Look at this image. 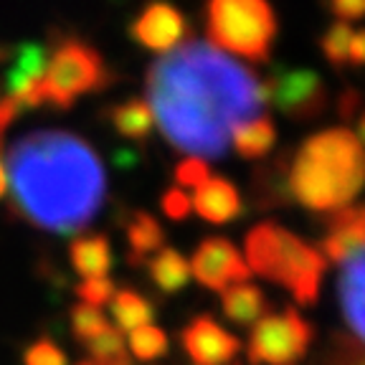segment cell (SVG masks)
<instances>
[{
    "label": "cell",
    "mask_w": 365,
    "mask_h": 365,
    "mask_svg": "<svg viewBox=\"0 0 365 365\" xmlns=\"http://www.w3.org/2000/svg\"><path fill=\"white\" fill-rule=\"evenodd\" d=\"M246 264L272 284L284 287L297 304L314 307L322 289L327 262L322 251L279 221H262L249 228L244 239Z\"/></svg>",
    "instance_id": "4"
},
{
    "label": "cell",
    "mask_w": 365,
    "mask_h": 365,
    "mask_svg": "<svg viewBox=\"0 0 365 365\" xmlns=\"http://www.w3.org/2000/svg\"><path fill=\"white\" fill-rule=\"evenodd\" d=\"M221 309L223 317L236 327H251L257 325L264 314H269L272 302L269 297L251 282H241V284L228 287L221 292Z\"/></svg>",
    "instance_id": "19"
},
{
    "label": "cell",
    "mask_w": 365,
    "mask_h": 365,
    "mask_svg": "<svg viewBox=\"0 0 365 365\" xmlns=\"http://www.w3.org/2000/svg\"><path fill=\"white\" fill-rule=\"evenodd\" d=\"M264 107H277L292 122H314L330 107L325 79L307 66H272L262 81Z\"/></svg>",
    "instance_id": "8"
},
{
    "label": "cell",
    "mask_w": 365,
    "mask_h": 365,
    "mask_svg": "<svg viewBox=\"0 0 365 365\" xmlns=\"http://www.w3.org/2000/svg\"><path fill=\"white\" fill-rule=\"evenodd\" d=\"M13 208L48 234L91 226L107 200V170L99 153L68 130H36L8 150Z\"/></svg>",
    "instance_id": "2"
},
{
    "label": "cell",
    "mask_w": 365,
    "mask_h": 365,
    "mask_svg": "<svg viewBox=\"0 0 365 365\" xmlns=\"http://www.w3.org/2000/svg\"><path fill=\"white\" fill-rule=\"evenodd\" d=\"M312 365H365V345L350 332L335 330Z\"/></svg>",
    "instance_id": "24"
},
{
    "label": "cell",
    "mask_w": 365,
    "mask_h": 365,
    "mask_svg": "<svg viewBox=\"0 0 365 365\" xmlns=\"http://www.w3.org/2000/svg\"><path fill=\"white\" fill-rule=\"evenodd\" d=\"M355 137H358L360 145H363V148H365V112L358 117V135H355Z\"/></svg>",
    "instance_id": "38"
},
{
    "label": "cell",
    "mask_w": 365,
    "mask_h": 365,
    "mask_svg": "<svg viewBox=\"0 0 365 365\" xmlns=\"http://www.w3.org/2000/svg\"><path fill=\"white\" fill-rule=\"evenodd\" d=\"M292 148H284L274 158L259 163L251 173V203L257 211L287 208L292 205L289 188H287V168H289Z\"/></svg>",
    "instance_id": "15"
},
{
    "label": "cell",
    "mask_w": 365,
    "mask_h": 365,
    "mask_svg": "<svg viewBox=\"0 0 365 365\" xmlns=\"http://www.w3.org/2000/svg\"><path fill=\"white\" fill-rule=\"evenodd\" d=\"M127 34L137 46H143L148 51L168 53L185 43L193 31L180 8H175L168 0H150L130 23Z\"/></svg>",
    "instance_id": "10"
},
{
    "label": "cell",
    "mask_w": 365,
    "mask_h": 365,
    "mask_svg": "<svg viewBox=\"0 0 365 365\" xmlns=\"http://www.w3.org/2000/svg\"><path fill=\"white\" fill-rule=\"evenodd\" d=\"M363 94H360V89H355V86H345V89L340 91V97H337V117H340L342 122H350L358 117V109L363 107Z\"/></svg>",
    "instance_id": "34"
},
{
    "label": "cell",
    "mask_w": 365,
    "mask_h": 365,
    "mask_svg": "<svg viewBox=\"0 0 365 365\" xmlns=\"http://www.w3.org/2000/svg\"><path fill=\"white\" fill-rule=\"evenodd\" d=\"M327 234L322 239V257L325 262L345 267L350 259L365 249V203L348 205L342 211L325 216Z\"/></svg>",
    "instance_id": "12"
},
{
    "label": "cell",
    "mask_w": 365,
    "mask_h": 365,
    "mask_svg": "<svg viewBox=\"0 0 365 365\" xmlns=\"http://www.w3.org/2000/svg\"><path fill=\"white\" fill-rule=\"evenodd\" d=\"M48 63V51L41 43H21L13 58L11 71L6 74L8 97L16 99L23 109H36L43 104L41 81Z\"/></svg>",
    "instance_id": "13"
},
{
    "label": "cell",
    "mask_w": 365,
    "mask_h": 365,
    "mask_svg": "<svg viewBox=\"0 0 365 365\" xmlns=\"http://www.w3.org/2000/svg\"><path fill=\"white\" fill-rule=\"evenodd\" d=\"M205 38L218 51L269 63L279 21L269 0H205Z\"/></svg>",
    "instance_id": "5"
},
{
    "label": "cell",
    "mask_w": 365,
    "mask_h": 365,
    "mask_svg": "<svg viewBox=\"0 0 365 365\" xmlns=\"http://www.w3.org/2000/svg\"><path fill=\"white\" fill-rule=\"evenodd\" d=\"M287 188L292 203L319 216L353 205L365 190V148L355 132L327 127L292 148Z\"/></svg>",
    "instance_id": "3"
},
{
    "label": "cell",
    "mask_w": 365,
    "mask_h": 365,
    "mask_svg": "<svg viewBox=\"0 0 365 365\" xmlns=\"http://www.w3.org/2000/svg\"><path fill=\"white\" fill-rule=\"evenodd\" d=\"M68 325H71V335L74 340H79L81 345H86L89 340H94L97 335H102L109 327L107 317L102 309L89 307V304H74L68 312Z\"/></svg>",
    "instance_id": "28"
},
{
    "label": "cell",
    "mask_w": 365,
    "mask_h": 365,
    "mask_svg": "<svg viewBox=\"0 0 365 365\" xmlns=\"http://www.w3.org/2000/svg\"><path fill=\"white\" fill-rule=\"evenodd\" d=\"M11 53H13V48H8V46H0V63L8 61V58H11Z\"/></svg>",
    "instance_id": "39"
},
{
    "label": "cell",
    "mask_w": 365,
    "mask_h": 365,
    "mask_svg": "<svg viewBox=\"0 0 365 365\" xmlns=\"http://www.w3.org/2000/svg\"><path fill=\"white\" fill-rule=\"evenodd\" d=\"M145 94L160 135L175 153L218 160L231 132L262 112V79L205 41L188 38L148 66Z\"/></svg>",
    "instance_id": "1"
},
{
    "label": "cell",
    "mask_w": 365,
    "mask_h": 365,
    "mask_svg": "<svg viewBox=\"0 0 365 365\" xmlns=\"http://www.w3.org/2000/svg\"><path fill=\"white\" fill-rule=\"evenodd\" d=\"M8 190V173H6V163H0V198L6 195Z\"/></svg>",
    "instance_id": "37"
},
{
    "label": "cell",
    "mask_w": 365,
    "mask_h": 365,
    "mask_svg": "<svg viewBox=\"0 0 365 365\" xmlns=\"http://www.w3.org/2000/svg\"><path fill=\"white\" fill-rule=\"evenodd\" d=\"M23 365H66V353L51 337H38L23 353Z\"/></svg>",
    "instance_id": "31"
},
{
    "label": "cell",
    "mask_w": 365,
    "mask_h": 365,
    "mask_svg": "<svg viewBox=\"0 0 365 365\" xmlns=\"http://www.w3.org/2000/svg\"><path fill=\"white\" fill-rule=\"evenodd\" d=\"M277 140H279V132L269 114H259L231 132V148L236 150V155L251 160V163L267 160L277 148Z\"/></svg>",
    "instance_id": "21"
},
{
    "label": "cell",
    "mask_w": 365,
    "mask_h": 365,
    "mask_svg": "<svg viewBox=\"0 0 365 365\" xmlns=\"http://www.w3.org/2000/svg\"><path fill=\"white\" fill-rule=\"evenodd\" d=\"M74 292L81 299V304L102 309L104 304L112 302L117 287H114V282L109 279V277H102V279H81L79 284L74 287Z\"/></svg>",
    "instance_id": "30"
},
{
    "label": "cell",
    "mask_w": 365,
    "mask_h": 365,
    "mask_svg": "<svg viewBox=\"0 0 365 365\" xmlns=\"http://www.w3.org/2000/svg\"><path fill=\"white\" fill-rule=\"evenodd\" d=\"M109 307H112V317L120 332H132L143 325H153V319L158 317V307L153 299L140 294L132 287H122L114 292Z\"/></svg>",
    "instance_id": "23"
},
{
    "label": "cell",
    "mask_w": 365,
    "mask_h": 365,
    "mask_svg": "<svg viewBox=\"0 0 365 365\" xmlns=\"http://www.w3.org/2000/svg\"><path fill=\"white\" fill-rule=\"evenodd\" d=\"M68 262L84 279H102L114 267L112 241L107 234H81L68 244Z\"/></svg>",
    "instance_id": "18"
},
{
    "label": "cell",
    "mask_w": 365,
    "mask_h": 365,
    "mask_svg": "<svg viewBox=\"0 0 365 365\" xmlns=\"http://www.w3.org/2000/svg\"><path fill=\"white\" fill-rule=\"evenodd\" d=\"M327 11L335 21L353 23L365 18V0H327Z\"/></svg>",
    "instance_id": "33"
},
{
    "label": "cell",
    "mask_w": 365,
    "mask_h": 365,
    "mask_svg": "<svg viewBox=\"0 0 365 365\" xmlns=\"http://www.w3.org/2000/svg\"><path fill=\"white\" fill-rule=\"evenodd\" d=\"M130 353L143 363H155V360L165 358L168 350H170V340H168V332L163 327L155 325H143L137 330L130 332Z\"/></svg>",
    "instance_id": "26"
},
{
    "label": "cell",
    "mask_w": 365,
    "mask_h": 365,
    "mask_svg": "<svg viewBox=\"0 0 365 365\" xmlns=\"http://www.w3.org/2000/svg\"><path fill=\"white\" fill-rule=\"evenodd\" d=\"M211 163H205L200 158H182L180 163L173 170V178H175V188H198L200 182H205L211 178Z\"/></svg>",
    "instance_id": "29"
},
{
    "label": "cell",
    "mask_w": 365,
    "mask_h": 365,
    "mask_svg": "<svg viewBox=\"0 0 365 365\" xmlns=\"http://www.w3.org/2000/svg\"><path fill=\"white\" fill-rule=\"evenodd\" d=\"M160 208H163L165 218H170V221H185L190 216V211H193V203H190V195L185 190L173 185L160 198Z\"/></svg>",
    "instance_id": "32"
},
{
    "label": "cell",
    "mask_w": 365,
    "mask_h": 365,
    "mask_svg": "<svg viewBox=\"0 0 365 365\" xmlns=\"http://www.w3.org/2000/svg\"><path fill=\"white\" fill-rule=\"evenodd\" d=\"M317 340V330L294 307L284 312L264 314L257 325H251L246 340L249 365H297L307 358L309 348Z\"/></svg>",
    "instance_id": "7"
},
{
    "label": "cell",
    "mask_w": 365,
    "mask_h": 365,
    "mask_svg": "<svg viewBox=\"0 0 365 365\" xmlns=\"http://www.w3.org/2000/svg\"><path fill=\"white\" fill-rule=\"evenodd\" d=\"M117 81L102 51L76 36H63L53 43L41 81L43 104L53 109H71L84 94H97Z\"/></svg>",
    "instance_id": "6"
},
{
    "label": "cell",
    "mask_w": 365,
    "mask_h": 365,
    "mask_svg": "<svg viewBox=\"0 0 365 365\" xmlns=\"http://www.w3.org/2000/svg\"><path fill=\"white\" fill-rule=\"evenodd\" d=\"M23 114V107L11 97H3L0 99V148H3V137H6L8 127L18 120Z\"/></svg>",
    "instance_id": "35"
},
{
    "label": "cell",
    "mask_w": 365,
    "mask_h": 365,
    "mask_svg": "<svg viewBox=\"0 0 365 365\" xmlns=\"http://www.w3.org/2000/svg\"><path fill=\"white\" fill-rule=\"evenodd\" d=\"M337 297L350 335L365 345V249L342 267L337 279Z\"/></svg>",
    "instance_id": "16"
},
{
    "label": "cell",
    "mask_w": 365,
    "mask_h": 365,
    "mask_svg": "<svg viewBox=\"0 0 365 365\" xmlns=\"http://www.w3.org/2000/svg\"><path fill=\"white\" fill-rule=\"evenodd\" d=\"M188 264L195 282L211 292H226L228 287L251 279V269L241 251L223 236H205L195 246Z\"/></svg>",
    "instance_id": "9"
},
{
    "label": "cell",
    "mask_w": 365,
    "mask_h": 365,
    "mask_svg": "<svg viewBox=\"0 0 365 365\" xmlns=\"http://www.w3.org/2000/svg\"><path fill=\"white\" fill-rule=\"evenodd\" d=\"M104 120L114 127V132L132 143H148L155 130L153 109L145 99L132 97L127 102H117L104 107Z\"/></svg>",
    "instance_id": "20"
},
{
    "label": "cell",
    "mask_w": 365,
    "mask_h": 365,
    "mask_svg": "<svg viewBox=\"0 0 365 365\" xmlns=\"http://www.w3.org/2000/svg\"><path fill=\"white\" fill-rule=\"evenodd\" d=\"M76 365H94L91 360H81V363H76Z\"/></svg>",
    "instance_id": "40"
},
{
    "label": "cell",
    "mask_w": 365,
    "mask_h": 365,
    "mask_svg": "<svg viewBox=\"0 0 365 365\" xmlns=\"http://www.w3.org/2000/svg\"><path fill=\"white\" fill-rule=\"evenodd\" d=\"M178 340L193 365H226L239 355L244 345L208 312L190 317L178 332Z\"/></svg>",
    "instance_id": "11"
},
{
    "label": "cell",
    "mask_w": 365,
    "mask_h": 365,
    "mask_svg": "<svg viewBox=\"0 0 365 365\" xmlns=\"http://www.w3.org/2000/svg\"><path fill=\"white\" fill-rule=\"evenodd\" d=\"M348 63H353L355 68H365V29L353 34V38H350Z\"/></svg>",
    "instance_id": "36"
},
{
    "label": "cell",
    "mask_w": 365,
    "mask_h": 365,
    "mask_svg": "<svg viewBox=\"0 0 365 365\" xmlns=\"http://www.w3.org/2000/svg\"><path fill=\"white\" fill-rule=\"evenodd\" d=\"M125 234H127V264L132 269L145 267L155 251H160L165 246L168 239L163 223L148 211H132L125 218Z\"/></svg>",
    "instance_id": "17"
},
{
    "label": "cell",
    "mask_w": 365,
    "mask_h": 365,
    "mask_svg": "<svg viewBox=\"0 0 365 365\" xmlns=\"http://www.w3.org/2000/svg\"><path fill=\"white\" fill-rule=\"evenodd\" d=\"M350 38H353V29H350V23H342V21L332 23L330 29L322 34V38H319V51H322L325 61L335 71H342V68L348 66Z\"/></svg>",
    "instance_id": "27"
},
{
    "label": "cell",
    "mask_w": 365,
    "mask_h": 365,
    "mask_svg": "<svg viewBox=\"0 0 365 365\" xmlns=\"http://www.w3.org/2000/svg\"><path fill=\"white\" fill-rule=\"evenodd\" d=\"M145 267H148L150 282L163 294H178L190 282L188 259L182 257L178 249H173V246H163L160 251H155V257H150Z\"/></svg>",
    "instance_id": "22"
},
{
    "label": "cell",
    "mask_w": 365,
    "mask_h": 365,
    "mask_svg": "<svg viewBox=\"0 0 365 365\" xmlns=\"http://www.w3.org/2000/svg\"><path fill=\"white\" fill-rule=\"evenodd\" d=\"M94 365H132V358L127 353V342L117 327L109 325L102 335L89 340L84 345Z\"/></svg>",
    "instance_id": "25"
},
{
    "label": "cell",
    "mask_w": 365,
    "mask_h": 365,
    "mask_svg": "<svg viewBox=\"0 0 365 365\" xmlns=\"http://www.w3.org/2000/svg\"><path fill=\"white\" fill-rule=\"evenodd\" d=\"M190 203H193V211L213 226H226L241 218L246 211L239 188L223 175H211L205 182H200Z\"/></svg>",
    "instance_id": "14"
}]
</instances>
